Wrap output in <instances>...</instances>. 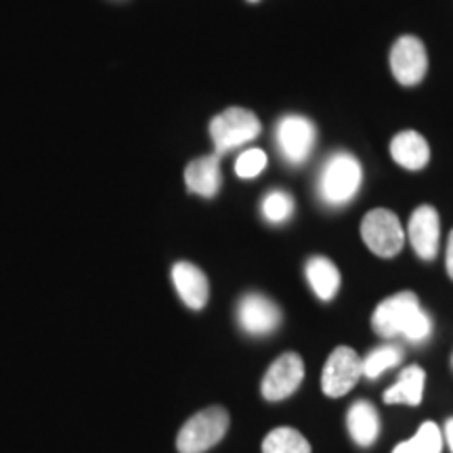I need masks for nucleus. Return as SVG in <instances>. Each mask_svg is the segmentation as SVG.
<instances>
[{
	"label": "nucleus",
	"instance_id": "nucleus-5",
	"mask_svg": "<svg viewBox=\"0 0 453 453\" xmlns=\"http://www.w3.org/2000/svg\"><path fill=\"white\" fill-rule=\"evenodd\" d=\"M361 237H364L365 246L382 258H393L403 250L405 234L401 226L399 219L395 212L376 208V211L367 212L361 223Z\"/></svg>",
	"mask_w": 453,
	"mask_h": 453
},
{
	"label": "nucleus",
	"instance_id": "nucleus-23",
	"mask_svg": "<svg viewBox=\"0 0 453 453\" xmlns=\"http://www.w3.org/2000/svg\"><path fill=\"white\" fill-rule=\"evenodd\" d=\"M445 265H447V273H449V277L453 280V231L449 234V242H447Z\"/></svg>",
	"mask_w": 453,
	"mask_h": 453
},
{
	"label": "nucleus",
	"instance_id": "nucleus-10",
	"mask_svg": "<svg viewBox=\"0 0 453 453\" xmlns=\"http://www.w3.org/2000/svg\"><path fill=\"white\" fill-rule=\"evenodd\" d=\"M237 321L248 334L265 336L277 330L281 321V311L273 300L263 294H246L237 304Z\"/></svg>",
	"mask_w": 453,
	"mask_h": 453
},
{
	"label": "nucleus",
	"instance_id": "nucleus-16",
	"mask_svg": "<svg viewBox=\"0 0 453 453\" xmlns=\"http://www.w3.org/2000/svg\"><path fill=\"white\" fill-rule=\"evenodd\" d=\"M426 373L420 365H410L401 372L399 380L384 393V403L388 405H420L424 395Z\"/></svg>",
	"mask_w": 453,
	"mask_h": 453
},
{
	"label": "nucleus",
	"instance_id": "nucleus-12",
	"mask_svg": "<svg viewBox=\"0 0 453 453\" xmlns=\"http://www.w3.org/2000/svg\"><path fill=\"white\" fill-rule=\"evenodd\" d=\"M173 283L177 288V294L180 300L189 309L200 311L206 307L208 294H211V288H208V277L202 273V269H197L196 265L191 263H177L173 267Z\"/></svg>",
	"mask_w": 453,
	"mask_h": 453
},
{
	"label": "nucleus",
	"instance_id": "nucleus-2",
	"mask_svg": "<svg viewBox=\"0 0 453 453\" xmlns=\"http://www.w3.org/2000/svg\"><path fill=\"white\" fill-rule=\"evenodd\" d=\"M361 164L349 151H336L327 157L319 174V197L327 206H344L357 196L361 187Z\"/></svg>",
	"mask_w": 453,
	"mask_h": 453
},
{
	"label": "nucleus",
	"instance_id": "nucleus-19",
	"mask_svg": "<svg viewBox=\"0 0 453 453\" xmlns=\"http://www.w3.org/2000/svg\"><path fill=\"white\" fill-rule=\"evenodd\" d=\"M403 359V349L396 344H384V347L373 349L365 359H361V372L365 378H380L387 370H393L395 365L401 364Z\"/></svg>",
	"mask_w": 453,
	"mask_h": 453
},
{
	"label": "nucleus",
	"instance_id": "nucleus-4",
	"mask_svg": "<svg viewBox=\"0 0 453 453\" xmlns=\"http://www.w3.org/2000/svg\"><path fill=\"white\" fill-rule=\"evenodd\" d=\"M258 118L243 107H231L211 122V137L214 143V156L229 154L237 147L250 143L260 134Z\"/></svg>",
	"mask_w": 453,
	"mask_h": 453
},
{
	"label": "nucleus",
	"instance_id": "nucleus-11",
	"mask_svg": "<svg viewBox=\"0 0 453 453\" xmlns=\"http://www.w3.org/2000/svg\"><path fill=\"white\" fill-rule=\"evenodd\" d=\"M407 235L416 254L424 260H433L439 252L441 220L439 212L433 206L416 208L407 226Z\"/></svg>",
	"mask_w": 453,
	"mask_h": 453
},
{
	"label": "nucleus",
	"instance_id": "nucleus-22",
	"mask_svg": "<svg viewBox=\"0 0 453 453\" xmlns=\"http://www.w3.org/2000/svg\"><path fill=\"white\" fill-rule=\"evenodd\" d=\"M265 166H267V154L258 150V147H250V150H246L237 157L235 174L240 179H254L263 173Z\"/></svg>",
	"mask_w": 453,
	"mask_h": 453
},
{
	"label": "nucleus",
	"instance_id": "nucleus-7",
	"mask_svg": "<svg viewBox=\"0 0 453 453\" xmlns=\"http://www.w3.org/2000/svg\"><path fill=\"white\" fill-rule=\"evenodd\" d=\"M364 376L361 372V357L349 347H338L327 359L321 373V388L327 396L338 399L344 396Z\"/></svg>",
	"mask_w": 453,
	"mask_h": 453
},
{
	"label": "nucleus",
	"instance_id": "nucleus-9",
	"mask_svg": "<svg viewBox=\"0 0 453 453\" xmlns=\"http://www.w3.org/2000/svg\"><path fill=\"white\" fill-rule=\"evenodd\" d=\"M390 70H393L396 82L403 87H413L422 82L428 70V55L420 38L401 36L390 50Z\"/></svg>",
	"mask_w": 453,
	"mask_h": 453
},
{
	"label": "nucleus",
	"instance_id": "nucleus-15",
	"mask_svg": "<svg viewBox=\"0 0 453 453\" xmlns=\"http://www.w3.org/2000/svg\"><path fill=\"white\" fill-rule=\"evenodd\" d=\"M347 426L357 445H373L378 433H380V420H378L376 407L370 401H355L347 413Z\"/></svg>",
	"mask_w": 453,
	"mask_h": 453
},
{
	"label": "nucleus",
	"instance_id": "nucleus-18",
	"mask_svg": "<svg viewBox=\"0 0 453 453\" xmlns=\"http://www.w3.org/2000/svg\"><path fill=\"white\" fill-rule=\"evenodd\" d=\"M263 453H311V445L296 428L281 426L265 437Z\"/></svg>",
	"mask_w": 453,
	"mask_h": 453
},
{
	"label": "nucleus",
	"instance_id": "nucleus-3",
	"mask_svg": "<svg viewBox=\"0 0 453 453\" xmlns=\"http://www.w3.org/2000/svg\"><path fill=\"white\" fill-rule=\"evenodd\" d=\"M229 428V413L214 405L197 411L183 424L177 437L179 453H203L223 441Z\"/></svg>",
	"mask_w": 453,
	"mask_h": 453
},
{
	"label": "nucleus",
	"instance_id": "nucleus-8",
	"mask_svg": "<svg viewBox=\"0 0 453 453\" xmlns=\"http://www.w3.org/2000/svg\"><path fill=\"white\" fill-rule=\"evenodd\" d=\"M304 378V364L303 357L298 353H283L280 359H275L271 367L265 373L263 384H260V390H263V396L271 403L275 401H283L288 396L294 395L300 387Z\"/></svg>",
	"mask_w": 453,
	"mask_h": 453
},
{
	"label": "nucleus",
	"instance_id": "nucleus-25",
	"mask_svg": "<svg viewBox=\"0 0 453 453\" xmlns=\"http://www.w3.org/2000/svg\"><path fill=\"white\" fill-rule=\"evenodd\" d=\"M250 3H258V0H250Z\"/></svg>",
	"mask_w": 453,
	"mask_h": 453
},
{
	"label": "nucleus",
	"instance_id": "nucleus-1",
	"mask_svg": "<svg viewBox=\"0 0 453 453\" xmlns=\"http://www.w3.org/2000/svg\"><path fill=\"white\" fill-rule=\"evenodd\" d=\"M372 327L378 336H403L407 342H424L433 332L430 315L420 307V300L413 292H399L382 300L372 315Z\"/></svg>",
	"mask_w": 453,
	"mask_h": 453
},
{
	"label": "nucleus",
	"instance_id": "nucleus-14",
	"mask_svg": "<svg viewBox=\"0 0 453 453\" xmlns=\"http://www.w3.org/2000/svg\"><path fill=\"white\" fill-rule=\"evenodd\" d=\"M185 183L191 194L202 197H214L219 194L220 183V162L219 156H203L197 157L185 168Z\"/></svg>",
	"mask_w": 453,
	"mask_h": 453
},
{
	"label": "nucleus",
	"instance_id": "nucleus-13",
	"mask_svg": "<svg viewBox=\"0 0 453 453\" xmlns=\"http://www.w3.org/2000/svg\"><path fill=\"white\" fill-rule=\"evenodd\" d=\"M390 156L393 160L407 170H420L430 160L428 141L416 130H401L390 141Z\"/></svg>",
	"mask_w": 453,
	"mask_h": 453
},
{
	"label": "nucleus",
	"instance_id": "nucleus-17",
	"mask_svg": "<svg viewBox=\"0 0 453 453\" xmlns=\"http://www.w3.org/2000/svg\"><path fill=\"white\" fill-rule=\"evenodd\" d=\"M307 280L317 298L332 300L340 290V271L330 258L313 257L307 263Z\"/></svg>",
	"mask_w": 453,
	"mask_h": 453
},
{
	"label": "nucleus",
	"instance_id": "nucleus-6",
	"mask_svg": "<svg viewBox=\"0 0 453 453\" xmlns=\"http://www.w3.org/2000/svg\"><path fill=\"white\" fill-rule=\"evenodd\" d=\"M315 124L304 116H283L275 127V143L283 160L300 166L313 154Z\"/></svg>",
	"mask_w": 453,
	"mask_h": 453
},
{
	"label": "nucleus",
	"instance_id": "nucleus-24",
	"mask_svg": "<svg viewBox=\"0 0 453 453\" xmlns=\"http://www.w3.org/2000/svg\"><path fill=\"white\" fill-rule=\"evenodd\" d=\"M445 439H447V445H449V449L453 453V418L445 422Z\"/></svg>",
	"mask_w": 453,
	"mask_h": 453
},
{
	"label": "nucleus",
	"instance_id": "nucleus-20",
	"mask_svg": "<svg viewBox=\"0 0 453 453\" xmlns=\"http://www.w3.org/2000/svg\"><path fill=\"white\" fill-rule=\"evenodd\" d=\"M441 449H443L441 428L434 422H424L418 428L416 437L396 445L393 453H441Z\"/></svg>",
	"mask_w": 453,
	"mask_h": 453
},
{
	"label": "nucleus",
	"instance_id": "nucleus-21",
	"mask_svg": "<svg viewBox=\"0 0 453 453\" xmlns=\"http://www.w3.org/2000/svg\"><path fill=\"white\" fill-rule=\"evenodd\" d=\"M294 212V197L283 189H275L271 194L265 196L263 200V217L269 220V223L280 225L286 223L288 219L292 217Z\"/></svg>",
	"mask_w": 453,
	"mask_h": 453
}]
</instances>
